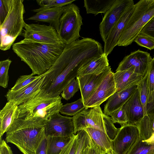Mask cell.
<instances>
[{
	"mask_svg": "<svg viewBox=\"0 0 154 154\" xmlns=\"http://www.w3.org/2000/svg\"><path fill=\"white\" fill-rule=\"evenodd\" d=\"M103 53L101 44L90 38H83L65 44L63 52L56 60L60 71V75L48 88L33 97H58L67 84L76 77L82 66Z\"/></svg>",
	"mask_w": 154,
	"mask_h": 154,
	"instance_id": "obj_1",
	"label": "cell"
},
{
	"mask_svg": "<svg viewBox=\"0 0 154 154\" xmlns=\"http://www.w3.org/2000/svg\"><path fill=\"white\" fill-rule=\"evenodd\" d=\"M63 42L45 43L24 39L14 43L12 50L31 69L33 75L45 73L63 52Z\"/></svg>",
	"mask_w": 154,
	"mask_h": 154,
	"instance_id": "obj_2",
	"label": "cell"
},
{
	"mask_svg": "<svg viewBox=\"0 0 154 154\" xmlns=\"http://www.w3.org/2000/svg\"><path fill=\"white\" fill-rule=\"evenodd\" d=\"M45 122L16 118L6 132V142L14 145L23 154H35L46 137Z\"/></svg>",
	"mask_w": 154,
	"mask_h": 154,
	"instance_id": "obj_3",
	"label": "cell"
},
{
	"mask_svg": "<svg viewBox=\"0 0 154 154\" xmlns=\"http://www.w3.org/2000/svg\"><path fill=\"white\" fill-rule=\"evenodd\" d=\"M154 16V0H141L135 4L134 11L128 20L118 42V46L131 45Z\"/></svg>",
	"mask_w": 154,
	"mask_h": 154,
	"instance_id": "obj_4",
	"label": "cell"
},
{
	"mask_svg": "<svg viewBox=\"0 0 154 154\" xmlns=\"http://www.w3.org/2000/svg\"><path fill=\"white\" fill-rule=\"evenodd\" d=\"M23 0H10L8 13L0 25V49H9L17 37L21 35L26 23L23 19L25 12Z\"/></svg>",
	"mask_w": 154,
	"mask_h": 154,
	"instance_id": "obj_5",
	"label": "cell"
},
{
	"mask_svg": "<svg viewBox=\"0 0 154 154\" xmlns=\"http://www.w3.org/2000/svg\"><path fill=\"white\" fill-rule=\"evenodd\" d=\"M74 126V134L88 128H94L106 133L112 140L118 132L111 117L103 112L100 106L86 108L73 116Z\"/></svg>",
	"mask_w": 154,
	"mask_h": 154,
	"instance_id": "obj_6",
	"label": "cell"
},
{
	"mask_svg": "<svg viewBox=\"0 0 154 154\" xmlns=\"http://www.w3.org/2000/svg\"><path fill=\"white\" fill-rule=\"evenodd\" d=\"M62 97H32L18 106V117L26 120L44 121L59 111L63 105Z\"/></svg>",
	"mask_w": 154,
	"mask_h": 154,
	"instance_id": "obj_7",
	"label": "cell"
},
{
	"mask_svg": "<svg viewBox=\"0 0 154 154\" xmlns=\"http://www.w3.org/2000/svg\"><path fill=\"white\" fill-rule=\"evenodd\" d=\"M63 8V11L60 19L58 34L63 42L69 44L78 39L80 37L82 18L79 8L74 4Z\"/></svg>",
	"mask_w": 154,
	"mask_h": 154,
	"instance_id": "obj_8",
	"label": "cell"
},
{
	"mask_svg": "<svg viewBox=\"0 0 154 154\" xmlns=\"http://www.w3.org/2000/svg\"><path fill=\"white\" fill-rule=\"evenodd\" d=\"M45 123L46 137H69L75 135L73 117L63 116L59 112L51 116Z\"/></svg>",
	"mask_w": 154,
	"mask_h": 154,
	"instance_id": "obj_9",
	"label": "cell"
},
{
	"mask_svg": "<svg viewBox=\"0 0 154 154\" xmlns=\"http://www.w3.org/2000/svg\"><path fill=\"white\" fill-rule=\"evenodd\" d=\"M140 138L137 125L127 124L122 126L112 140V146L115 154H127Z\"/></svg>",
	"mask_w": 154,
	"mask_h": 154,
	"instance_id": "obj_10",
	"label": "cell"
},
{
	"mask_svg": "<svg viewBox=\"0 0 154 154\" xmlns=\"http://www.w3.org/2000/svg\"><path fill=\"white\" fill-rule=\"evenodd\" d=\"M133 4V0H116L105 14L99 25L100 35L104 42L114 26L127 9Z\"/></svg>",
	"mask_w": 154,
	"mask_h": 154,
	"instance_id": "obj_11",
	"label": "cell"
},
{
	"mask_svg": "<svg viewBox=\"0 0 154 154\" xmlns=\"http://www.w3.org/2000/svg\"><path fill=\"white\" fill-rule=\"evenodd\" d=\"M24 28V39L45 43L63 42L57 31L50 25L26 23Z\"/></svg>",
	"mask_w": 154,
	"mask_h": 154,
	"instance_id": "obj_12",
	"label": "cell"
},
{
	"mask_svg": "<svg viewBox=\"0 0 154 154\" xmlns=\"http://www.w3.org/2000/svg\"><path fill=\"white\" fill-rule=\"evenodd\" d=\"M116 91L114 73L110 70L84 103L86 108L100 105Z\"/></svg>",
	"mask_w": 154,
	"mask_h": 154,
	"instance_id": "obj_13",
	"label": "cell"
},
{
	"mask_svg": "<svg viewBox=\"0 0 154 154\" xmlns=\"http://www.w3.org/2000/svg\"><path fill=\"white\" fill-rule=\"evenodd\" d=\"M152 60L149 53L138 50L125 57L119 63L116 72L133 67L134 68L136 73L144 76L147 73Z\"/></svg>",
	"mask_w": 154,
	"mask_h": 154,
	"instance_id": "obj_14",
	"label": "cell"
},
{
	"mask_svg": "<svg viewBox=\"0 0 154 154\" xmlns=\"http://www.w3.org/2000/svg\"><path fill=\"white\" fill-rule=\"evenodd\" d=\"M47 73V71L38 75L33 82L18 91H12L9 89L5 95L8 101H13L19 106L33 97L41 90V85Z\"/></svg>",
	"mask_w": 154,
	"mask_h": 154,
	"instance_id": "obj_15",
	"label": "cell"
},
{
	"mask_svg": "<svg viewBox=\"0 0 154 154\" xmlns=\"http://www.w3.org/2000/svg\"><path fill=\"white\" fill-rule=\"evenodd\" d=\"M135 8L133 4L128 7L111 30L104 42L103 52L107 56L117 45L119 40L126 23Z\"/></svg>",
	"mask_w": 154,
	"mask_h": 154,
	"instance_id": "obj_16",
	"label": "cell"
},
{
	"mask_svg": "<svg viewBox=\"0 0 154 154\" xmlns=\"http://www.w3.org/2000/svg\"><path fill=\"white\" fill-rule=\"evenodd\" d=\"M111 70L109 66L100 73L77 76L81 98L84 103L90 97L106 75Z\"/></svg>",
	"mask_w": 154,
	"mask_h": 154,
	"instance_id": "obj_17",
	"label": "cell"
},
{
	"mask_svg": "<svg viewBox=\"0 0 154 154\" xmlns=\"http://www.w3.org/2000/svg\"><path fill=\"white\" fill-rule=\"evenodd\" d=\"M123 107L128 118V124L137 125L142 119L143 109L137 88Z\"/></svg>",
	"mask_w": 154,
	"mask_h": 154,
	"instance_id": "obj_18",
	"label": "cell"
},
{
	"mask_svg": "<svg viewBox=\"0 0 154 154\" xmlns=\"http://www.w3.org/2000/svg\"><path fill=\"white\" fill-rule=\"evenodd\" d=\"M63 7L48 8H39L33 10L32 11L36 13L27 20L48 23L58 33L60 19L63 11Z\"/></svg>",
	"mask_w": 154,
	"mask_h": 154,
	"instance_id": "obj_19",
	"label": "cell"
},
{
	"mask_svg": "<svg viewBox=\"0 0 154 154\" xmlns=\"http://www.w3.org/2000/svg\"><path fill=\"white\" fill-rule=\"evenodd\" d=\"M137 88V85H132L119 92H116L108 99L103 112L110 116L113 112L122 106L133 95Z\"/></svg>",
	"mask_w": 154,
	"mask_h": 154,
	"instance_id": "obj_20",
	"label": "cell"
},
{
	"mask_svg": "<svg viewBox=\"0 0 154 154\" xmlns=\"http://www.w3.org/2000/svg\"><path fill=\"white\" fill-rule=\"evenodd\" d=\"M116 92H119L127 87L137 84L143 77L135 72L134 67L114 73Z\"/></svg>",
	"mask_w": 154,
	"mask_h": 154,
	"instance_id": "obj_21",
	"label": "cell"
},
{
	"mask_svg": "<svg viewBox=\"0 0 154 154\" xmlns=\"http://www.w3.org/2000/svg\"><path fill=\"white\" fill-rule=\"evenodd\" d=\"M18 106L13 101H8L0 111V140L14 119L18 117Z\"/></svg>",
	"mask_w": 154,
	"mask_h": 154,
	"instance_id": "obj_22",
	"label": "cell"
},
{
	"mask_svg": "<svg viewBox=\"0 0 154 154\" xmlns=\"http://www.w3.org/2000/svg\"><path fill=\"white\" fill-rule=\"evenodd\" d=\"M107 56L104 53L82 66L78 72L77 76L101 72L109 66Z\"/></svg>",
	"mask_w": 154,
	"mask_h": 154,
	"instance_id": "obj_23",
	"label": "cell"
},
{
	"mask_svg": "<svg viewBox=\"0 0 154 154\" xmlns=\"http://www.w3.org/2000/svg\"><path fill=\"white\" fill-rule=\"evenodd\" d=\"M83 130L88 133L92 140L106 154H112L114 152L112 146V140L104 132L91 128H86Z\"/></svg>",
	"mask_w": 154,
	"mask_h": 154,
	"instance_id": "obj_24",
	"label": "cell"
},
{
	"mask_svg": "<svg viewBox=\"0 0 154 154\" xmlns=\"http://www.w3.org/2000/svg\"><path fill=\"white\" fill-rule=\"evenodd\" d=\"M116 0H85L84 7L87 14L96 16L99 13L105 14Z\"/></svg>",
	"mask_w": 154,
	"mask_h": 154,
	"instance_id": "obj_25",
	"label": "cell"
},
{
	"mask_svg": "<svg viewBox=\"0 0 154 154\" xmlns=\"http://www.w3.org/2000/svg\"><path fill=\"white\" fill-rule=\"evenodd\" d=\"M147 90V114L154 113V60L153 58L148 70Z\"/></svg>",
	"mask_w": 154,
	"mask_h": 154,
	"instance_id": "obj_26",
	"label": "cell"
},
{
	"mask_svg": "<svg viewBox=\"0 0 154 154\" xmlns=\"http://www.w3.org/2000/svg\"><path fill=\"white\" fill-rule=\"evenodd\" d=\"M72 137H46L47 139V154H59Z\"/></svg>",
	"mask_w": 154,
	"mask_h": 154,
	"instance_id": "obj_27",
	"label": "cell"
},
{
	"mask_svg": "<svg viewBox=\"0 0 154 154\" xmlns=\"http://www.w3.org/2000/svg\"><path fill=\"white\" fill-rule=\"evenodd\" d=\"M137 125L139 129L140 138L143 140H147L153 136L152 126L148 115H145Z\"/></svg>",
	"mask_w": 154,
	"mask_h": 154,
	"instance_id": "obj_28",
	"label": "cell"
},
{
	"mask_svg": "<svg viewBox=\"0 0 154 154\" xmlns=\"http://www.w3.org/2000/svg\"><path fill=\"white\" fill-rule=\"evenodd\" d=\"M127 154H154V145L140 138Z\"/></svg>",
	"mask_w": 154,
	"mask_h": 154,
	"instance_id": "obj_29",
	"label": "cell"
},
{
	"mask_svg": "<svg viewBox=\"0 0 154 154\" xmlns=\"http://www.w3.org/2000/svg\"><path fill=\"white\" fill-rule=\"evenodd\" d=\"M86 108L81 98L74 102L63 105L59 112L66 116H74Z\"/></svg>",
	"mask_w": 154,
	"mask_h": 154,
	"instance_id": "obj_30",
	"label": "cell"
},
{
	"mask_svg": "<svg viewBox=\"0 0 154 154\" xmlns=\"http://www.w3.org/2000/svg\"><path fill=\"white\" fill-rule=\"evenodd\" d=\"M148 72L137 84L140 100L144 111V116L147 115V101L148 97L147 83Z\"/></svg>",
	"mask_w": 154,
	"mask_h": 154,
	"instance_id": "obj_31",
	"label": "cell"
},
{
	"mask_svg": "<svg viewBox=\"0 0 154 154\" xmlns=\"http://www.w3.org/2000/svg\"><path fill=\"white\" fill-rule=\"evenodd\" d=\"M12 61L9 59L0 62V86L3 88L8 86V70Z\"/></svg>",
	"mask_w": 154,
	"mask_h": 154,
	"instance_id": "obj_32",
	"label": "cell"
},
{
	"mask_svg": "<svg viewBox=\"0 0 154 154\" xmlns=\"http://www.w3.org/2000/svg\"><path fill=\"white\" fill-rule=\"evenodd\" d=\"M80 89V86L77 79H74L65 87L60 94L61 97L68 100Z\"/></svg>",
	"mask_w": 154,
	"mask_h": 154,
	"instance_id": "obj_33",
	"label": "cell"
},
{
	"mask_svg": "<svg viewBox=\"0 0 154 154\" xmlns=\"http://www.w3.org/2000/svg\"><path fill=\"white\" fill-rule=\"evenodd\" d=\"M75 0H38L36 2L40 8H48L63 7L72 3Z\"/></svg>",
	"mask_w": 154,
	"mask_h": 154,
	"instance_id": "obj_34",
	"label": "cell"
},
{
	"mask_svg": "<svg viewBox=\"0 0 154 154\" xmlns=\"http://www.w3.org/2000/svg\"><path fill=\"white\" fill-rule=\"evenodd\" d=\"M78 144L75 154H84L86 147L90 143L91 137L89 134L84 130L77 132Z\"/></svg>",
	"mask_w": 154,
	"mask_h": 154,
	"instance_id": "obj_35",
	"label": "cell"
},
{
	"mask_svg": "<svg viewBox=\"0 0 154 154\" xmlns=\"http://www.w3.org/2000/svg\"><path fill=\"white\" fill-rule=\"evenodd\" d=\"M32 74L20 76L16 81L14 86L10 89L11 91H18L30 84L35 80L38 75L33 76Z\"/></svg>",
	"mask_w": 154,
	"mask_h": 154,
	"instance_id": "obj_36",
	"label": "cell"
},
{
	"mask_svg": "<svg viewBox=\"0 0 154 154\" xmlns=\"http://www.w3.org/2000/svg\"><path fill=\"white\" fill-rule=\"evenodd\" d=\"M112 122L122 126L128 124V119L123 106L112 112L110 115Z\"/></svg>",
	"mask_w": 154,
	"mask_h": 154,
	"instance_id": "obj_37",
	"label": "cell"
},
{
	"mask_svg": "<svg viewBox=\"0 0 154 154\" xmlns=\"http://www.w3.org/2000/svg\"><path fill=\"white\" fill-rule=\"evenodd\" d=\"M134 41L138 45L150 50L154 49V38L146 34L140 33Z\"/></svg>",
	"mask_w": 154,
	"mask_h": 154,
	"instance_id": "obj_38",
	"label": "cell"
},
{
	"mask_svg": "<svg viewBox=\"0 0 154 154\" xmlns=\"http://www.w3.org/2000/svg\"><path fill=\"white\" fill-rule=\"evenodd\" d=\"M78 144L77 134L74 135L59 154H75Z\"/></svg>",
	"mask_w": 154,
	"mask_h": 154,
	"instance_id": "obj_39",
	"label": "cell"
},
{
	"mask_svg": "<svg viewBox=\"0 0 154 154\" xmlns=\"http://www.w3.org/2000/svg\"><path fill=\"white\" fill-rule=\"evenodd\" d=\"M10 0H0V25L6 18L9 11Z\"/></svg>",
	"mask_w": 154,
	"mask_h": 154,
	"instance_id": "obj_40",
	"label": "cell"
},
{
	"mask_svg": "<svg viewBox=\"0 0 154 154\" xmlns=\"http://www.w3.org/2000/svg\"><path fill=\"white\" fill-rule=\"evenodd\" d=\"M84 154H106V153L100 147L95 143L91 137L90 144L85 149Z\"/></svg>",
	"mask_w": 154,
	"mask_h": 154,
	"instance_id": "obj_41",
	"label": "cell"
},
{
	"mask_svg": "<svg viewBox=\"0 0 154 154\" xmlns=\"http://www.w3.org/2000/svg\"><path fill=\"white\" fill-rule=\"evenodd\" d=\"M140 33L146 34L154 38V16L146 23Z\"/></svg>",
	"mask_w": 154,
	"mask_h": 154,
	"instance_id": "obj_42",
	"label": "cell"
},
{
	"mask_svg": "<svg viewBox=\"0 0 154 154\" xmlns=\"http://www.w3.org/2000/svg\"><path fill=\"white\" fill-rule=\"evenodd\" d=\"M47 139L46 137L42 141L35 154H47Z\"/></svg>",
	"mask_w": 154,
	"mask_h": 154,
	"instance_id": "obj_43",
	"label": "cell"
},
{
	"mask_svg": "<svg viewBox=\"0 0 154 154\" xmlns=\"http://www.w3.org/2000/svg\"><path fill=\"white\" fill-rule=\"evenodd\" d=\"M153 60H154V57H153Z\"/></svg>",
	"mask_w": 154,
	"mask_h": 154,
	"instance_id": "obj_44",
	"label": "cell"
},
{
	"mask_svg": "<svg viewBox=\"0 0 154 154\" xmlns=\"http://www.w3.org/2000/svg\"><path fill=\"white\" fill-rule=\"evenodd\" d=\"M112 154H114V153L113 152V153H112Z\"/></svg>",
	"mask_w": 154,
	"mask_h": 154,
	"instance_id": "obj_45",
	"label": "cell"
}]
</instances>
